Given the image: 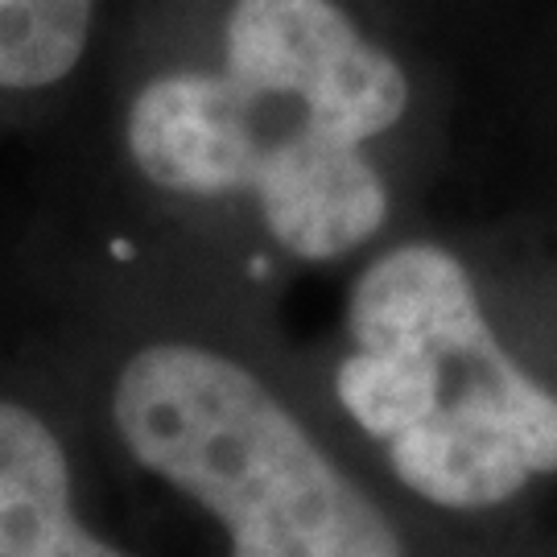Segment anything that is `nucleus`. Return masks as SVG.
Returning <instances> with one entry per match:
<instances>
[{"label":"nucleus","instance_id":"5","mask_svg":"<svg viewBox=\"0 0 557 557\" xmlns=\"http://www.w3.org/2000/svg\"><path fill=\"white\" fill-rule=\"evenodd\" d=\"M96 0H0V91L62 83L87 54Z\"/></svg>","mask_w":557,"mask_h":557},{"label":"nucleus","instance_id":"2","mask_svg":"<svg viewBox=\"0 0 557 557\" xmlns=\"http://www.w3.org/2000/svg\"><path fill=\"white\" fill-rule=\"evenodd\" d=\"M112 425L140 471L202 508L227 557H405L393 520L264 380L202 343L120 363Z\"/></svg>","mask_w":557,"mask_h":557},{"label":"nucleus","instance_id":"4","mask_svg":"<svg viewBox=\"0 0 557 557\" xmlns=\"http://www.w3.org/2000/svg\"><path fill=\"white\" fill-rule=\"evenodd\" d=\"M0 557H133L79 517L75 471L50 421L0 397Z\"/></svg>","mask_w":557,"mask_h":557},{"label":"nucleus","instance_id":"3","mask_svg":"<svg viewBox=\"0 0 557 557\" xmlns=\"http://www.w3.org/2000/svg\"><path fill=\"white\" fill-rule=\"evenodd\" d=\"M223 71L244 87L301 100L351 140H376L409 112V75L338 0H236Z\"/></svg>","mask_w":557,"mask_h":557},{"label":"nucleus","instance_id":"1","mask_svg":"<svg viewBox=\"0 0 557 557\" xmlns=\"http://www.w3.org/2000/svg\"><path fill=\"white\" fill-rule=\"evenodd\" d=\"M347 331L335 397L413 496L483 512L557 471V397L504 351L455 252L418 239L376 257Z\"/></svg>","mask_w":557,"mask_h":557}]
</instances>
